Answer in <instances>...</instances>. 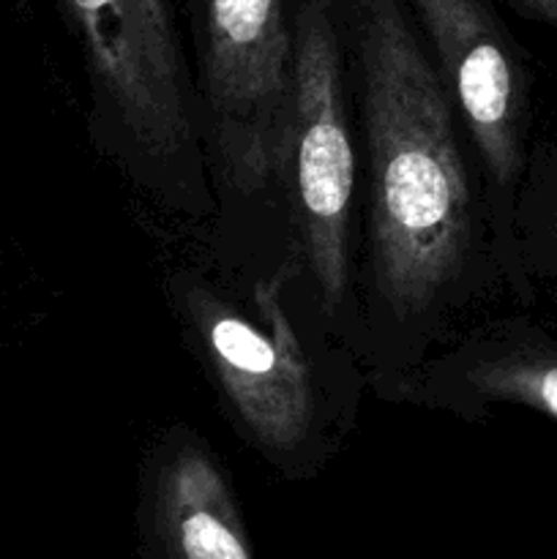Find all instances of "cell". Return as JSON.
Masks as SVG:
<instances>
[{"label": "cell", "mask_w": 557, "mask_h": 559, "mask_svg": "<svg viewBox=\"0 0 557 559\" xmlns=\"http://www.w3.org/2000/svg\"><path fill=\"white\" fill-rule=\"evenodd\" d=\"M486 167L500 183L519 169V71L486 0H413Z\"/></svg>", "instance_id": "6"}, {"label": "cell", "mask_w": 557, "mask_h": 559, "mask_svg": "<svg viewBox=\"0 0 557 559\" xmlns=\"http://www.w3.org/2000/svg\"><path fill=\"white\" fill-rule=\"evenodd\" d=\"M293 33L284 0H205V85L224 169L257 191L282 167Z\"/></svg>", "instance_id": "3"}, {"label": "cell", "mask_w": 557, "mask_h": 559, "mask_svg": "<svg viewBox=\"0 0 557 559\" xmlns=\"http://www.w3.org/2000/svg\"><path fill=\"white\" fill-rule=\"evenodd\" d=\"M508 3H513L522 14L533 16V20L557 27V0H508Z\"/></svg>", "instance_id": "9"}, {"label": "cell", "mask_w": 557, "mask_h": 559, "mask_svg": "<svg viewBox=\"0 0 557 559\" xmlns=\"http://www.w3.org/2000/svg\"><path fill=\"white\" fill-rule=\"evenodd\" d=\"M156 513L178 559H251L227 480L200 448H180L164 462Z\"/></svg>", "instance_id": "7"}, {"label": "cell", "mask_w": 557, "mask_h": 559, "mask_svg": "<svg viewBox=\"0 0 557 559\" xmlns=\"http://www.w3.org/2000/svg\"><path fill=\"white\" fill-rule=\"evenodd\" d=\"M375 173L377 287L399 317L424 311L464 262L470 194L440 76L396 0H355Z\"/></svg>", "instance_id": "1"}, {"label": "cell", "mask_w": 557, "mask_h": 559, "mask_svg": "<svg viewBox=\"0 0 557 559\" xmlns=\"http://www.w3.org/2000/svg\"><path fill=\"white\" fill-rule=\"evenodd\" d=\"M284 278L287 271L254 287L265 328L224 309L208 295L191 300L197 333L205 344L218 385L246 429L271 451L298 448L315 418L309 360L282 306Z\"/></svg>", "instance_id": "4"}, {"label": "cell", "mask_w": 557, "mask_h": 559, "mask_svg": "<svg viewBox=\"0 0 557 559\" xmlns=\"http://www.w3.org/2000/svg\"><path fill=\"white\" fill-rule=\"evenodd\" d=\"M481 393L530 404L557 418V364L552 360H502L478 374Z\"/></svg>", "instance_id": "8"}, {"label": "cell", "mask_w": 557, "mask_h": 559, "mask_svg": "<svg viewBox=\"0 0 557 559\" xmlns=\"http://www.w3.org/2000/svg\"><path fill=\"white\" fill-rule=\"evenodd\" d=\"M284 164L304 246L328 306L347 289V224L355 158L342 107V71L328 0H309L293 31L289 126Z\"/></svg>", "instance_id": "2"}, {"label": "cell", "mask_w": 557, "mask_h": 559, "mask_svg": "<svg viewBox=\"0 0 557 559\" xmlns=\"http://www.w3.org/2000/svg\"><path fill=\"white\" fill-rule=\"evenodd\" d=\"M87 66L131 134L153 153L189 136L180 47L167 0H60Z\"/></svg>", "instance_id": "5"}]
</instances>
